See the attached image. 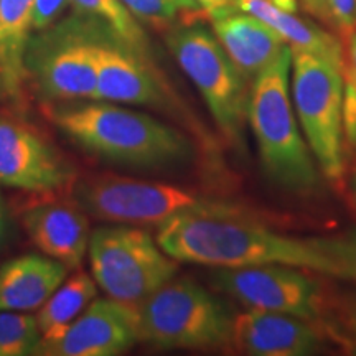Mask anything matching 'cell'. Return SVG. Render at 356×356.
Returning a JSON list of instances; mask_svg holds the SVG:
<instances>
[{"mask_svg":"<svg viewBox=\"0 0 356 356\" xmlns=\"http://www.w3.org/2000/svg\"><path fill=\"white\" fill-rule=\"evenodd\" d=\"M157 243L180 262L216 269L284 264L341 279L340 267L322 238L279 234L244 215L236 204L203 200L159 225Z\"/></svg>","mask_w":356,"mask_h":356,"instance_id":"obj_1","label":"cell"},{"mask_svg":"<svg viewBox=\"0 0 356 356\" xmlns=\"http://www.w3.org/2000/svg\"><path fill=\"white\" fill-rule=\"evenodd\" d=\"M48 115L89 152L136 167H162L188 159L190 142L152 115L109 101L55 106Z\"/></svg>","mask_w":356,"mask_h":356,"instance_id":"obj_2","label":"cell"},{"mask_svg":"<svg viewBox=\"0 0 356 356\" xmlns=\"http://www.w3.org/2000/svg\"><path fill=\"white\" fill-rule=\"evenodd\" d=\"M291 68L292 51L287 44L252 83L248 119L267 177L291 193L312 195L318 190L320 177L296 121Z\"/></svg>","mask_w":356,"mask_h":356,"instance_id":"obj_3","label":"cell"},{"mask_svg":"<svg viewBox=\"0 0 356 356\" xmlns=\"http://www.w3.org/2000/svg\"><path fill=\"white\" fill-rule=\"evenodd\" d=\"M139 340L159 348H211L231 341L233 318L207 289L170 279L136 305Z\"/></svg>","mask_w":356,"mask_h":356,"instance_id":"obj_4","label":"cell"},{"mask_svg":"<svg viewBox=\"0 0 356 356\" xmlns=\"http://www.w3.org/2000/svg\"><path fill=\"white\" fill-rule=\"evenodd\" d=\"M291 51L293 109L320 170L340 181L345 172L343 70L315 53Z\"/></svg>","mask_w":356,"mask_h":356,"instance_id":"obj_5","label":"cell"},{"mask_svg":"<svg viewBox=\"0 0 356 356\" xmlns=\"http://www.w3.org/2000/svg\"><path fill=\"white\" fill-rule=\"evenodd\" d=\"M92 279L109 299L137 305L175 277L178 261L147 231L132 225L102 226L88 246Z\"/></svg>","mask_w":356,"mask_h":356,"instance_id":"obj_6","label":"cell"},{"mask_svg":"<svg viewBox=\"0 0 356 356\" xmlns=\"http://www.w3.org/2000/svg\"><path fill=\"white\" fill-rule=\"evenodd\" d=\"M177 63L197 86L222 136L244 144L249 95L241 76L216 37L200 25L185 24L167 38Z\"/></svg>","mask_w":356,"mask_h":356,"instance_id":"obj_7","label":"cell"},{"mask_svg":"<svg viewBox=\"0 0 356 356\" xmlns=\"http://www.w3.org/2000/svg\"><path fill=\"white\" fill-rule=\"evenodd\" d=\"M71 197L88 216L115 225H162L202 203L195 191L115 173H92L74 180Z\"/></svg>","mask_w":356,"mask_h":356,"instance_id":"obj_8","label":"cell"},{"mask_svg":"<svg viewBox=\"0 0 356 356\" xmlns=\"http://www.w3.org/2000/svg\"><path fill=\"white\" fill-rule=\"evenodd\" d=\"M302 270L284 264L216 269L213 284L246 309L280 312L314 322L323 309L322 287Z\"/></svg>","mask_w":356,"mask_h":356,"instance_id":"obj_9","label":"cell"},{"mask_svg":"<svg viewBox=\"0 0 356 356\" xmlns=\"http://www.w3.org/2000/svg\"><path fill=\"white\" fill-rule=\"evenodd\" d=\"M71 180L66 160L35 129L0 114V185L42 193Z\"/></svg>","mask_w":356,"mask_h":356,"instance_id":"obj_10","label":"cell"},{"mask_svg":"<svg viewBox=\"0 0 356 356\" xmlns=\"http://www.w3.org/2000/svg\"><path fill=\"white\" fill-rule=\"evenodd\" d=\"M139 341L136 305L95 299L66 330L51 341H40L35 355L115 356Z\"/></svg>","mask_w":356,"mask_h":356,"instance_id":"obj_11","label":"cell"},{"mask_svg":"<svg viewBox=\"0 0 356 356\" xmlns=\"http://www.w3.org/2000/svg\"><path fill=\"white\" fill-rule=\"evenodd\" d=\"M231 341L252 356H309L322 348V335L310 320L252 309L233 318Z\"/></svg>","mask_w":356,"mask_h":356,"instance_id":"obj_12","label":"cell"},{"mask_svg":"<svg viewBox=\"0 0 356 356\" xmlns=\"http://www.w3.org/2000/svg\"><path fill=\"white\" fill-rule=\"evenodd\" d=\"M53 99H96V42L83 37L63 38L40 60H26V73Z\"/></svg>","mask_w":356,"mask_h":356,"instance_id":"obj_13","label":"cell"},{"mask_svg":"<svg viewBox=\"0 0 356 356\" xmlns=\"http://www.w3.org/2000/svg\"><path fill=\"white\" fill-rule=\"evenodd\" d=\"M22 225L44 256L63 262L70 269L81 266L91 229L88 215L76 203H38L24 213Z\"/></svg>","mask_w":356,"mask_h":356,"instance_id":"obj_14","label":"cell"},{"mask_svg":"<svg viewBox=\"0 0 356 356\" xmlns=\"http://www.w3.org/2000/svg\"><path fill=\"white\" fill-rule=\"evenodd\" d=\"M97 91L95 101L119 104L159 106L162 102L157 79L144 61L121 40L96 42Z\"/></svg>","mask_w":356,"mask_h":356,"instance_id":"obj_15","label":"cell"},{"mask_svg":"<svg viewBox=\"0 0 356 356\" xmlns=\"http://www.w3.org/2000/svg\"><path fill=\"white\" fill-rule=\"evenodd\" d=\"M211 20L215 37L246 81H254L287 47L279 33L251 13L233 10Z\"/></svg>","mask_w":356,"mask_h":356,"instance_id":"obj_16","label":"cell"},{"mask_svg":"<svg viewBox=\"0 0 356 356\" xmlns=\"http://www.w3.org/2000/svg\"><path fill=\"white\" fill-rule=\"evenodd\" d=\"M70 267L48 256L25 254L0 266V310H38L68 277Z\"/></svg>","mask_w":356,"mask_h":356,"instance_id":"obj_17","label":"cell"},{"mask_svg":"<svg viewBox=\"0 0 356 356\" xmlns=\"http://www.w3.org/2000/svg\"><path fill=\"white\" fill-rule=\"evenodd\" d=\"M238 8L269 25L292 50L315 53L343 68L341 42L312 22L297 17L296 12L282 10L270 0H238Z\"/></svg>","mask_w":356,"mask_h":356,"instance_id":"obj_18","label":"cell"},{"mask_svg":"<svg viewBox=\"0 0 356 356\" xmlns=\"http://www.w3.org/2000/svg\"><path fill=\"white\" fill-rule=\"evenodd\" d=\"M33 0H0V86L19 96L26 78Z\"/></svg>","mask_w":356,"mask_h":356,"instance_id":"obj_19","label":"cell"},{"mask_svg":"<svg viewBox=\"0 0 356 356\" xmlns=\"http://www.w3.org/2000/svg\"><path fill=\"white\" fill-rule=\"evenodd\" d=\"M97 297V284L91 275L78 270L66 277L35 315L42 341L60 337Z\"/></svg>","mask_w":356,"mask_h":356,"instance_id":"obj_20","label":"cell"},{"mask_svg":"<svg viewBox=\"0 0 356 356\" xmlns=\"http://www.w3.org/2000/svg\"><path fill=\"white\" fill-rule=\"evenodd\" d=\"M70 3L76 10L106 22L111 32L132 50L142 51L145 48L144 30L121 0H70Z\"/></svg>","mask_w":356,"mask_h":356,"instance_id":"obj_21","label":"cell"},{"mask_svg":"<svg viewBox=\"0 0 356 356\" xmlns=\"http://www.w3.org/2000/svg\"><path fill=\"white\" fill-rule=\"evenodd\" d=\"M42 335L37 318L29 312L0 310V356L37 353Z\"/></svg>","mask_w":356,"mask_h":356,"instance_id":"obj_22","label":"cell"},{"mask_svg":"<svg viewBox=\"0 0 356 356\" xmlns=\"http://www.w3.org/2000/svg\"><path fill=\"white\" fill-rule=\"evenodd\" d=\"M137 20L155 30H168L175 24L181 10L173 0H121Z\"/></svg>","mask_w":356,"mask_h":356,"instance_id":"obj_23","label":"cell"},{"mask_svg":"<svg viewBox=\"0 0 356 356\" xmlns=\"http://www.w3.org/2000/svg\"><path fill=\"white\" fill-rule=\"evenodd\" d=\"M322 241L340 267L341 279L356 280V233L341 238H322Z\"/></svg>","mask_w":356,"mask_h":356,"instance_id":"obj_24","label":"cell"},{"mask_svg":"<svg viewBox=\"0 0 356 356\" xmlns=\"http://www.w3.org/2000/svg\"><path fill=\"white\" fill-rule=\"evenodd\" d=\"M343 131L346 140H348V144L351 145V149H353L356 157V86L346 78L343 92ZM353 193L356 202V167L353 177Z\"/></svg>","mask_w":356,"mask_h":356,"instance_id":"obj_25","label":"cell"},{"mask_svg":"<svg viewBox=\"0 0 356 356\" xmlns=\"http://www.w3.org/2000/svg\"><path fill=\"white\" fill-rule=\"evenodd\" d=\"M70 0H33V30H44L60 19Z\"/></svg>","mask_w":356,"mask_h":356,"instance_id":"obj_26","label":"cell"},{"mask_svg":"<svg viewBox=\"0 0 356 356\" xmlns=\"http://www.w3.org/2000/svg\"><path fill=\"white\" fill-rule=\"evenodd\" d=\"M330 10L332 24L340 32L356 29V0H327Z\"/></svg>","mask_w":356,"mask_h":356,"instance_id":"obj_27","label":"cell"},{"mask_svg":"<svg viewBox=\"0 0 356 356\" xmlns=\"http://www.w3.org/2000/svg\"><path fill=\"white\" fill-rule=\"evenodd\" d=\"M343 35V76L356 86V29L341 32Z\"/></svg>","mask_w":356,"mask_h":356,"instance_id":"obj_28","label":"cell"},{"mask_svg":"<svg viewBox=\"0 0 356 356\" xmlns=\"http://www.w3.org/2000/svg\"><path fill=\"white\" fill-rule=\"evenodd\" d=\"M195 2L198 3L204 15H208L210 19L225 15L228 12L239 10L238 0H195Z\"/></svg>","mask_w":356,"mask_h":356,"instance_id":"obj_29","label":"cell"},{"mask_svg":"<svg viewBox=\"0 0 356 356\" xmlns=\"http://www.w3.org/2000/svg\"><path fill=\"white\" fill-rule=\"evenodd\" d=\"M302 6L305 7L307 12H310L312 15L317 17V19L332 24L330 10H328L327 0H300Z\"/></svg>","mask_w":356,"mask_h":356,"instance_id":"obj_30","label":"cell"},{"mask_svg":"<svg viewBox=\"0 0 356 356\" xmlns=\"http://www.w3.org/2000/svg\"><path fill=\"white\" fill-rule=\"evenodd\" d=\"M6 229H7V213H6V207H3L2 200H0V243H2Z\"/></svg>","mask_w":356,"mask_h":356,"instance_id":"obj_31","label":"cell"},{"mask_svg":"<svg viewBox=\"0 0 356 356\" xmlns=\"http://www.w3.org/2000/svg\"><path fill=\"white\" fill-rule=\"evenodd\" d=\"M346 350H348V353L356 355V320L353 325V330H351L350 337L346 338Z\"/></svg>","mask_w":356,"mask_h":356,"instance_id":"obj_32","label":"cell"}]
</instances>
